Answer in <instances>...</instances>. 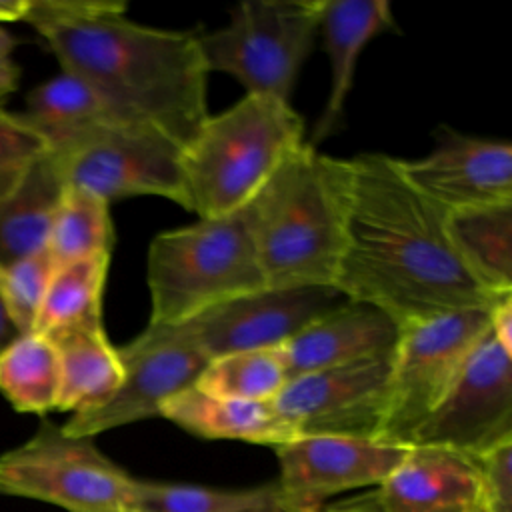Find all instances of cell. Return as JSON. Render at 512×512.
<instances>
[{
  "mask_svg": "<svg viewBox=\"0 0 512 512\" xmlns=\"http://www.w3.org/2000/svg\"><path fill=\"white\" fill-rule=\"evenodd\" d=\"M334 288L384 310L400 328L454 310H490L502 298L466 264L448 212L418 192L388 154L350 158Z\"/></svg>",
  "mask_w": 512,
  "mask_h": 512,
  "instance_id": "obj_1",
  "label": "cell"
},
{
  "mask_svg": "<svg viewBox=\"0 0 512 512\" xmlns=\"http://www.w3.org/2000/svg\"><path fill=\"white\" fill-rule=\"evenodd\" d=\"M116 0H26L30 24L62 72L84 80L124 124L182 148L208 118V70L198 34L138 24Z\"/></svg>",
  "mask_w": 512,
  "mask_h": 512,
  "instance_id": "obj_2",
  "label": "cell"
},
{
  "mask_svg": "<svg viewBox=\"0 0 512 512\" xmlns=\"http://www.w3.org/2000/svg\"><path fill=\"white\" fill-rule=\"evenodd\" d=\"M348 194L350 158L322 154L308 142L284 158L250 202L266 288H334Z\"/></svg>",
  "mask_w": 512,
  "mask_h": 512,
  "instance_id": "obj_3",
  "label": "cell"
},
{
  "mask_svg": "<svg viewBox=\"0 0 512 512\" xmlns=\"http://www.w3.org/2000/svg\"><path fill=\"white\" fill-rule=\"evenodd\" d=\"M304 142L302 118L278 98L246 94L224 112L208 114L182 148V208L198 218L244 208Z\"/></svg>",
  "mask_w": 512,
  "mask_h": 512,
  "instance_id": "obj_4",
  "label": "cell"
},
{
  "mask_svg": "<svg viewBox=\"0 0 512 512\" xmlns=\"http://www.w3.org/2000/svg\"><path fill=\"white\" fill-rule=\"evenodd\" d=\"M150 324H182L266 288L252 236L250 204L154 236L146 258Z\"/></svg>",
  "mask_w": 512,
  "mask_h": 512,
  "instance_id": "obj_5",
  "label": "cell"
},
{
  "mask_svg": "<svg viewBox=\"0 0 512 512\" xmlns=\"http://www.w3.org/2000/svg\"><path fill=\"white\" fill-rule=\"evenodd\" d=\"M320 10L322 0L240 2L226 26L198 34L208 74L224 72L246 94L290 102L318 36Z\"/></svg>",
  "mask_w": 512,
  "mask_h": 512,
  "instance_id": "obj_6",
  "label": "cell"
},
{
  "mask_svg": "<svg viewBox=\"0 0 512 512\" xmlns=\"http://www.w3.org/2000/svg\"><path fill=\"white\" fill-rule=\"evenodd\" d=\"M136 478L102 454L94 438L70 436L44 420L0 454V494L68 512H128Z\"/></svg>",
  "mask_w": 512,
  "mask_h": 512,
  "instance_id": "obj_7",
  "label": "cell"
},
{
  "mask_svg": "<svg viewBox=\"0 0 512 512\" xmlns=\"http://www.w3.org/2000/svg\"><path fill=\"white\" fill-rule=\"evenodd\" d=\"M488 326L490 310L466 308L400 328L382 442L408 446L412 432L446 396Z\"/></svg>",
  "mask_w": 512,
  "mask_h": 512,
  "instance_id": "obj_8",
  "label": "cell"
},
{
  "mask_svg": "<svg viewBox=\"0 0 512 512\" xmlns=\"http://www.w3.org/2000/svg\"><path fill=\"white\" fill-rule=\"evenodd\" d=\"M50 154L68 186L108 204L130 196L184 202L182 146L156 130L110 120Z\"/></svg>",
  "mask_w": 512,
  "mask_h": 512,
  "instance_id": "obj_9",
  "label": "cell"
},
{
  "mask_svg": "<svg viewBox=\"0 0 512 512\" xmlns=\"http://www.w3.org/2000/svg\"><path fill=\"white\" fill-rule=\"evenodd\" d=\"M124 368L120 388L102 406L72 414L60 428L70 436L94 438L138 420L160 416L176 394L196 386L210 358L190 336L186 324H150L118 348Z\"/></svg>",
  "mask_w": 512,
  "mask_h": 512,
  "instance_id": "obj_10",
  "label": "cell"
},
{
  "mask_svg": "<svg viewBox=\"0 0 512 512\" xmlns=\"http://www.w3.org/2000/svg\"><path fill=\"white\" fill-rule=\"evenodd\" d=\"M506 440H512V352L488 332L446 396L412 432L408 446L476 456Z\"/></svg>",
  "mask_w": 512,
  "mask_h": 512,
  "instance_id": "obj_11",
  "label": "cell"
},
{
  "mask_svg": "<svg viewBox=\"0 0 512 512\" xmlns=\"http://www.w3.org/2000/svg\"><path fill=\"white\" fill-rule=\"evenodd\" d=\"M392 354L296 376L272 404L294 436L380 440L388 410Z\"/></svg>",
  "mask_w": 512,
  "mask_h": 512,
  "instance_id": "obj_12",
  "label": "cell"
},
{
  "mask_svg": "<svg viewBox=\"0 0 512 512\" xmlns=\"http://www.w3.org/2000/svg\"><path fill=\"white\" fill-rule=\"evenodd\" d=\"M408 448L354 436H296L274 446L280 464L276 486L288 512H316L336 494L382 484Z\"/></svg>",
  "mask_w": 512,
  "mask_h": 512,
  "instance_id": "obj_13",
  "label": "cell"
},
{
  "mask_svg": "<svg viewBox=\"0 0 512 512\" xmlns=\"http://www.w3.org/2000/svg\"><path fill=\"white\" fill-rule=\"evenodd\" d=\"M344 300L346 296L332 286L262 288L218 304L182 324L212 360L232 352L280 348Z\"/></svg>",
  "mask_w": 512,
  "mask_h": 512,
  "instance_id": "obj_14",
  "label": "cell"
},
{
  "mask_svg": "<svg viewBox=\"0 0 512 512\" xmlns=\"http://www.w3.org/2000/svg\"><path fill=\"white\" fill-rule=\"evenodd\" d=\"M406 180L448 214L512 204V146L442 130L438 146L414 160L398 158Z\"/></svg>",
  "mask_w": 512,
  "mask_h": 512,
  "instance_id": "obj_15",
  "label": "cell"
},
{
  "mask_svg": "<svg viewBox=\"0 0 512 512\" xmlns=\"http://www.w3.org/2000/svg\"><path fill=\"white\" fill-rule=\"evenodd\" d=\"M400 326L380 308L344 300L284 342L278 352L288 378L390 354Z\"/></svg>",
  "mask_w": 512,
  "mask_h": 512,
  "instance_id": "obj_16",
  "label": "cell"
},
{
  "mask_svg": "<svg viewBox=\"0 0 512 512\" xmlns=\"http://www.w3.org/2000/svg\"><path fill=\"white\" fill-rule=\"evenodd\" d=\"M372 496L380 512H484L472 456L438 446H410Z\"/></svg>",
  "mask_w": 512,
  "mask_h": 512,
  "instance_id": "obj_17",
  "label": "cell"
},
{
  "mask_svg": "<svg viewBox=\"0 0 512 512\" xmlns=\"http://www.w3.org/2000/svg\"><path fill=\"white\" fill-rule=\"evenodd\" d=\"M394 26L392 6L386 0H322L318 34L330 62V90L308 140L310 146L316 148L338 130L362 50Z\"/></svg>",
  "mask_w": 512,
  "mask_h": 512,
  "instance_id": "obj_18",
  "label": "cell"
},
{
  "mask_svg": "<svg viewBox=\"0 0 512 512\" xmlns=\"http://www.w3.org/2000/svg\"><path fill=\"white\" fill-rule=\"evenodd\" d=\"M160 416L208 440H240L274 448L296 438L272 402L220 398L196 386L170 398L160 408Z\"/></svg>",
  "mask_w": 512,
  "mask_h": 512,
  "instance_id": "obj_19",
  "label": "cell"
},
{
  "mask_svg": "<svg viewBox=\"0 0 512 512\" xmlns=\"http://www.w3.org/2000/svg\"><path fill=\"white\" fill-rule=\"evenodd\" d=\"M66 182L50 152L0 202V266L48 250V238Z\"/></svg>",
  "mask_w": 512,
  "mask_h": 512,
  "instance_id": "obj_20",
  "label": "cell"
},
{
  "mask_svg": "<svg viewBox=\"0 0 512 512\" xmlns=\"http://www.w3.org/2000/svg\"><path fill=\"white\" fill-rule=\"evenodd\" d=\"M60 358V412L80 414L102 406L120 388L124 368L104 326L80 328L52 340Z\"/></svg>",
  "mask_w": 512,
  "mask_h": 512,
  "instance_id": "obj_21",
  "label": "cell"
},
{
  "mask_svg": "<svg viewBox=\"0 0 512 512\" xmlns=\"http://www.w3.org/2000/svg\"><path fill=\"white\" fill-rule=\"evenodd\" d=\"M16 114L44 140L50 152L64 148L104 122L116 120L94 88L68 72L32 88L24 110Z\"/></svg>",
  "mask_w": 512,
  "mask_h": 512,
  "instance_id": "obj_22",
  "label": "cell"
},
{
  "mask_svg": "<svg viewBox=\"0 0 512 512\" xmlns=\"http://www.w3.org/2000/svg\"><path fill=\"white\" fill-rule=\"evenodd\" d=\"M0 394L16 412L46 416L58 408L60 358L38 332L18 334L0 348Z\"/></svg>",
  "mask_w": 512,
  "mask_h": 512,
  "instance_id": "obj_23",
  "label": "cell"
},
{
  "mask_svg": "<svg viewBox=\"0 0 512 512\" xmlns=\"http://www.w3.org/2000/svg\"><path fill=\"white\" fill-rule=\"evenodd\" d=\"M110 268V254L56 266L34 332L54 340L80 328L102 324V294Z\"/></svg>",
  "mask_w": 512,
  "mask_h": 512,
  "instance_id": "obj_24",
  "label": "cell"
},
{
  "mask_svg": "<svg viewBox=\"0 0 512 512\" xmlns=\"http://www.w3.org/2000/svg\"><path fill=\"white\" fill-rule=\"evenodd\" d=\"M448 220L472 272L494 294H512V204L462 210Z\"/></svg>",
  "mask_w": 512,
  "mask_h": 512,
  "instance_id": "obj_25",
  "label": "cell"
},
{
  "mask_svg": "<svg viewBox=\"0 0 512 512\" xmlns=\"http://www.w3.org/2000/svg\"><path fill=\"white\" fill-rule=\"evenodd\" d=\"M128 512H288L276 484L258 488H210L136 480Z\"/></svg>",
  "mask_w": 512,
  "mask_h": 512,
  "instance_id": "obj_26",
  "label": "cell"
},
{
  "mask_svg": "<svg viewBox=\"0 0 512 512\" xmlns=\"http://www.w3.org/2000/svg\"><path fill=\"white\" fill-rule=\"evenodd\" d=\"M114 224L110 204L76 186L62 192L48 238V252L56 266L94 256H112Z\"/></svg>",
  "mask_w": 512,
  "mask_h": 512,
  "instance_id": "obj_27",
  "label": "cell"
},
{
  "mask_svg": "<svg viewBox=\"0 0 512 512\" xmlns=\"http://www.w3.org/2000/svg\"><path fill=\"white\" fill-rule=\"evenodd\" d=\"M288 380L278 348L244 350L212 358L202 370L196 388L220 398L272 402Z\"/></svg>",
  "mask_w": 512,
  "mask_h": 512,
  "instance_id": "obj_28",
  "label": "cell"
},
{
  "mask_svg": "<svg viewBox=\"0 0 512 512\" xmlns=\"http://www.w3.org/2000/svg\"><path fill=\"white\" fill-rule=\"evenodd\" d=\"M54 272L48 250L0 266V302L16 334L34 332Z\"/></svg>",
  "mask_w": 512,
  "mask_h": 512,
  "instance_id": "obj_29",
  "label": "cell"
},
{
  "mask_svg": "<svg viewBox=\"0 0 512 512\" xmlns=\"http://www.w3.org/2000/svg\"><path fill=\"white\" fill-rule=\"evenodd\" d=\"M46 152L44 140L24 120L0 106V202Z\"/></svg>",
  "mask_w": 512,
  "mask_h": 512,
  "instance_id": "obj_30",
  "label": "cell"
},
{
  "mask_svg": "<svg viewBox=\"0 0 512 512\" xmlns=\"http://www.w3.org/2000/svg\"><path fill=\"white\" fill-rule=\"evenodd\" d=\"M484 512H512V440L472 456Z\"/></svg>",
  "mask_w": 512,
  "mask_h": 512,
  "instance_id": "obj_31",
  "label": "cell"
},
{
  "mask_svg": "<svg viewBox=\"0 0 512 512\" xmlns=\"http://www.w3.org/2000/svg\"><path fill=\"white\" fill-rule=\"evenodd\" d=\"M16 38L0 26V100L12 94L20 82V68L14 60Z\"/></svg>",
  "mask_w": 512,
  "mask_h": 512,
  "instance_id": "obj_32",
  "label": "cell"
},
{
  "mask_svg": "<svg viewBox=\"0 0 512 512\" xmlns=\"http://www.w3.org/2000/svg\"><path fill=\"white\" fill-rule=\"evenodd\" d=\"M490 336L508 352H512V294L502 296L490 308Z\"/></svg>",
  "mask_w": 512,
  "mask_h": 512,
  "instance_id": "obj_33",
  "label": "cell"
},
{
  "mask_svg": "<svg viewBox=\"0 0 512 512\" xmlns=\"http://www.w3.org/2000/svg\"><path fill=\"white\" fill-rule=\"evenodd\" d=\"M316 512H380V508L374 502L372 492L356 496L352 500L340 502V504H332V506H322Z\"/></svg>",
  "mask_w": 512,
  "mask_h": 512,
  "instance_id": "obj_34",
  "label": "cell"
},
{
  "mask_svg": "<svg viewBox=\"0 0 512 512\" xmlns=\"http://www.w3.org/2000/svg\"><path fill=\"white\" fill-rule=\"evenodd\" d=\"M26 0H0V26L6 22H22Z\"/></svg>",
  "mask_w": 512,
  "mask_h": 512,
  "instance_id": "obj_35",
  "label": "cell"
},
{
  "mask_svg": "<svg viewBox=\"0 0 512 512\" xmlns=\"http://www.w3.org/2000/svg\"><path fill=\"white\" fill-rule=\"evenodd\" d=\"M14 336H18V334H16V330L12 328L10 320L6 318L4 308H2V302H0V348H2L4 344H8Z\"/></svg>",
  "mask_w": 512,
  "mask_h": 512,
  "instance_id": "obj_36",
  "label": "cell"
}]
</instances>
